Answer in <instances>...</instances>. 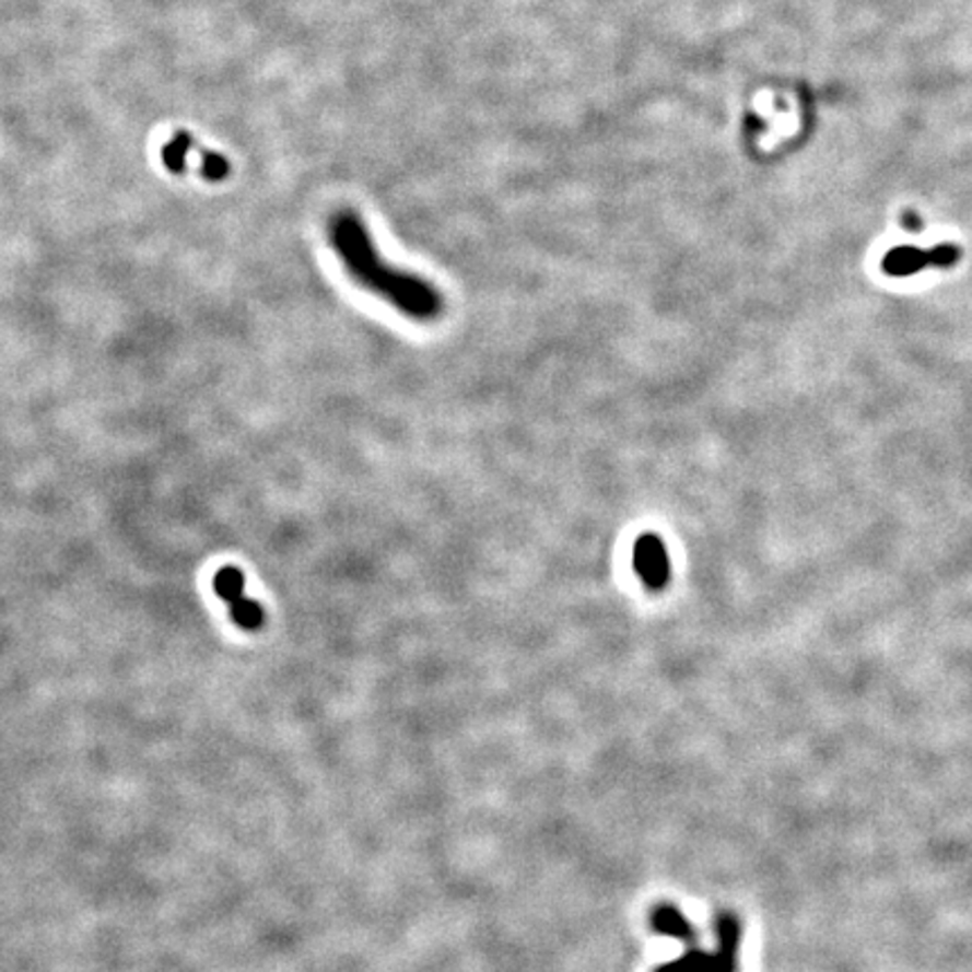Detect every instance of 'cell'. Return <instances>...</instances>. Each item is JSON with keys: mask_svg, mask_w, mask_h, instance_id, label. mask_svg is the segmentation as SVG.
<instances>
[{"mask_svg": "<svg viewBox=\"0 0 972 972\" xmlns=\"http://www.w3.org/2000/svg\"><path fill=\"white\" fill-rule=\"evenodd\" d=\"M721 939L723 948L718 950V957H705V955H691L678 963H671L659 972H731L734 970V952H736V923L729 918L721 921Z\"/></svg>", "mask_w": 972, "mask_h": 972, "instance_id": "obj_4", "label": "cell"}, {"mask_svg": "<svg viewBox=\"0 0 972 972\" xmlns=\"http://www.w3.org/2000/svg\"><path fill=\"white\" fill-rule=\"evenodd\" d=\"M191 138L187 136V133H176L167 144H165V149H163V163H165V167L169 169V172H174V174H180V172H185V163H187V153H189V149H191Z\"/></svg>", "mask_w": 972, "mask_h": 972, "instance_id": "obj_6", "label": "cell"}, {"mask_svg": "<svg viewBox=\"0 0 972 972\" xmlns=\"http://www.w3.org/2000/svg\"><path fill=\"white\" fill-rule=\"evenodd\" d=\"M203 176L208 180H223L230 174V165L219 153H206L203 155Z\"/></svg>", "mask_w": 972, "mask_h": 972, "instance_id": "obj_8", "label": "cell"}, {"mask_svg": "<svg viewBox=\"0 0 972 972\" xmlns=\"http://www.w3.org/2000/svg\"><path fill=\"white\" fill-rule=\"evenodd\" d=\"M655 925L663 932H667V935H674V937H680V939H689L691 937L689 923L676 910H659V914L655 916Z\"/></svg>", "mask_w": 972, "mask_h": 972, "instance_id": "obj_7", "label": "cell"}, {"mask_svg": "<svg viewBox=\"0 0 972 972\" xmlns=\"http://www.w3.org/2000/svg\"><path fill=\"white\" fill-rule=\"evenodd\" d=\"M633 567L642 586L651 593H663L671 583V557L663 536L642 534L633 546Z\"/></svg>", "mask_w": 972, "mask_h": 972, "instance_id": "obj_3", "label": "cell"}, {"mask_svg": "<svg viewBox=\"0 0 972 972\" xmlns=\"http://www.w3.org/2000/svg\"><path fill=\"white\" fill-rule=\"evenodd\" d=\"M932 261H935V255H932V250L925 253V250H916V248H897V250H891L885 257L882 266H885V270H887L889 276L905 278V276L918 273L923 266H927Z\"/></svg>", "mask_w": 972, "mask_h": 972, "instance_id": "obj_5", "label": "cell"}, {"mask_svg": "<svg viewBox=\"0 0 972 972\" xmlns=\"http://www.w3.org/2000/svg\"><path fill=\"white\" fill-rule=\"evenodd\" d=\"M212 588L216 597L227 606L230 619L235 621L242 631L255 633L264 626L266 621L264 608L259 601L246 597V576L239 567L223 565L221 570H216L212 578Z\"/></svg>", "mask_w": 972, "mask_h": 972, "instance_id": "obj_2", "label": "cell"}, {"mask_svg": "<svg viewBox=\"0 0 972 972\" xmlns=\"http://www.w3.org/2000/svg\"><path fill=\"white\" fill-rule=\"evenodd\" d=\"M329 239L347 273L363 289L380 295L417 323H433L444 314V297L431 282L385 264L376 253L370 230L354 210H340L329 223Z\"/></svg>", "mask_w": 972, "mask_h": 972, "instance_id": "obj_1", "label": "cell"}]
</instances>
